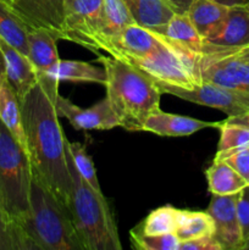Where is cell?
I'll list each match as a JSON object with an SVG mask.
<instances>
[{
  "instance_id": "cell-1",
  "label": "cell",
  "mask_w": 249,
  "mask_h": 250,
  "mask_svg": "<svg viewBox=\"0 0 249 250\" xmlns=\"http://www.w3.org/2000/svg\"><path fill=\"white\" fill-rule=\"evenodd\" d=\"M58 95L59 81L41 73L20 104L33 175L67 207L71 176L66 158L67 138L56 111Z\"/></svg>"
},
{
  "instance_id": "cell-41",
  "label": "cell",
  "mask_w": 249,
  "mask_h": 250,
  "mask_svg": "<svg viewBox=\"0 0 249 250\" xmlns=\"http://www.w3.org/2000/svg\"><path fill=\"white\" fill-rule=\"evenodd\" d=\"M241 250H249V237L243 242V244H242L241 247Z\"/></svg>"
},
{
  "instance_id": "cell-39",
  "label": "cell",
  "mask_w": 249,
  "mask_h": 250,
  "mask_svg": "<svg viewBox=\"0 0 249 250\" xmlns=\"http://www.w3.org/2000/svg\"><path fill=\"white\" fill-rule=\"evenodd\" d=\"M50 1L51 4L60 11V14L62 15L63 17V2H65V0H50Z\"/></svg>"
},
{
  "instance_id": "cell-25",
  "label": "cell",
  "mask_w": 249,
  "mask_h": 250,
  "mask_svg": "<svg viewBox=\"0 0 249 250\" xmlns=\"http://www.w3.org/2000/svg\"><path fill=\"white\" fill-rule=\"evenodd\" d=\"M27 36H28V28L23 21L10 9L4 0H0V37L27 56L28 55Z\"/></svg>"
},
{
  "instance_id": "cell-9",
  "label": "cell",
  "mask_w": 249,
  "mask_h": 250,
  "mask_svg": "<svg viewBox=\"0 0 249 250\" xmlns=\"http://www.w3.org/2000/svg\"><path fill=\"white\" fill-rule=\"evenodd\" d=\"M200 82L249 93V63L231 54L208 51L197 54Z\"/></svg>"
},
{
  "instance_id": "cell-37",
  "label": "cell",
  "mask_w": 249,
  "mask_h": 250,
  "mask_svg": "<svg viewBox=\"0 0 249 250\" xmlns=\"http://www.w3.org/2000/svg\"><path fill=\"white\" fill-rule=\"evenodd\" d=\"M167 1L175 6L178 10V12H186L189 7L192 0H167Z\"/></svg>"
},
{
  "instance_id": "cell-12",
  "label": "cell",
  "mask_w": 249,
  "mask_h": 250,
  "mask_svg": "<svg viewBox=\"0 0 249 250\" xmlns=\"http://www.w3.org/2000/svg\"><path fill=\"white\" fill-rule=\"evenodd\" d=\"M29 29H46L58 39L68 41L63 17L50 0H10L5 1Z\"/></svg>"
},
{
  "instance_id": "cell-11",
  "label": "cell",
  "mask_w": 249,
  "mask_h": 250,
  "mask_svg": "<svg viewBox=\"0 0 249 250\" xmlns=\"http://www.w3.org/2000/svg\"><path fill=\"white\" fill-rule=\"evenodd\" d=\"M239 193L228 195L212 194L207 211L214 220L216 239L224 250H241L243 244L241 226L237 215Z\"/></svg>"
},
{
  "instance_id": "cell-42",
  "label": "cell",
  "mask_w": 249,
  "mask_h": 250,
  "mask_svg": "<svg viewBox=\"0 0 249 250\" xmlns=\"http://www.w3.org/2000/svg\"><path fill=\"white\" fill-rule=\"evenodd\" d=\"M247 7H248V9H249V2H248V4H247Z\"/></svg>"
},
{
  "instance_id": "cell-32",
  "label": "cell",
  "mask_w": 249,
  "mask_h": 250,
  "mask_svg": "<svg viewBox=\"0 0 249 250\" xmlns=\"http://www.w3.org/2000/svg\"><path fill=\"white\" fill-rule=\"evenodd\" d=\"M214 159L224 160L249 185V146L236 150L217 151Z\"/></svg>"
},
{
  "instance_id": "cell-40",
  "label": "cell",
  "mask_w": 249,
  "mask_h": 250,
  "mask_svg": "<svg viewBox=\"0 0 249 250\" xmlns=\"http://www.w3.org/2000/svg\"><path fill=\"white\" fill-rule=\"evenodd\" d=\"M0 76H5V61L2 56L1 50H0ZM6 77V76H5Z\"/></svg>"
},
{
  "instance_id": "cell-5",
  "label": "cell",
  "mask_w": 249,
  "mask_h": 250,
  "mask_svg": "<svg viewBox=\"0 0 249 250\" xmlns=\"http://www.w3.org/2000/svg\"><path fill=\"white\" fill-rule=\"evenodd\" d=\"M32 177L28 154L0 121V204L21 225L28 215Z\"/></svg>"
},
{
  "instance_id": "cell-24",
  "label": "cell",
  "mask_w": 249,
  "mask_h": 250,
  "mask_svg": "<svg viewBox=\"0 0 249 250\" xmlns=\"http://www.w3.org/2000/svg\"><path fill=\"white\" fill-rule=\"evenodd\" d=\"M209 192L215 195H228L239 193L248 183L224 160L214 159L205 172Z\"/></svg>"
},
{
  "instance_id": "cell-19",
  "label": "cell",
  "mask_w": 249,
  "mask_h": 250,
  "mask_svg": "<svg viewBox=\"0 0 249 250\" xmlns=\"http://www.w3.org/2000/svg\"><path fill=\"white\" fill-rule=\"evenodd\" d=\"M158 33L165 37L171 43L182 46L192 53L202 54L204 51V39L192 23L187 12H176Z\"/></svg>"
},
{
  "instance_id": "cell-18",
  "label": "cell",
  "mask_w": 249,
  "mask_h": 250,
  "mask_svg": "<svg viewBox=\"0 0 249 250\" xmlns=\"http://www.w3.org/2000/svg\"><path fill=\"white\" fill-rule=\"evenodd\" d=\"M59 39L46 29H29L27 36L28 59L38 75L44 73L60 60L56 42Z\"/></svg>"
},
{
  "instance_id": "cell-2",
  "label": "cell",
  "mask_w": 249,
  "mask_h": 250,
  "mask_svg": "<svg viewBox=\"0 0 249 250\" xmlns=\"http://www.w3.org/2000/svg\"><path fill=\"white\" fill-rule=\"evenodd\" d=\"M106 73V98L120 127L141 132L149 115L160 109L163 92L150 77L133 65L112 56H99Z\"/></svg>"
},
{
  "instance_id": "cell-35",
  "label": "cell",
  "mask_w": 249,
  "mask_h": 250,
  "mask_svg": "<svg viewBox=\"0 0 249 250\" xmlns=\"http://www.w3.org/2000/svg\"><path fill=\"white\" fill-rule=\"evenodd\" d=\"M208 51H221V53L231 54V55L237 56L238 59H241V60L246 61V62L249 63V45L244 46V48H241V49H236V50H221V49H215L212 48V46L207 45V44H205L204 51H203L202 54L208 53Z\"/></svg>"
},
{
  "instance_id": "cell-15",
  "label": "cell",
  "mask_w": 249,
  "mask_h": 250,
  "mask_svg": "<svg viewBox=\"0 0 249 250\" xmlns=\"http://www.w3.org/2000/svg\"><path fill=\"white\" fill-rule=\"evenodd\" d=\"M220 122H207L192 117L168 114L161 109L149 115L142 131L161 137H187L204 128H219Z\"/></svg>"
},
{
  "instance_id": "cell-20",
  "label": "cell",
  "mask_w": 249,
  "mask_h": 250,
  "mask_svg": "<svg viewBox=\"0 0 249 250\" xmlns=\"http://www.w3.org/2000/svg\"><path fill=\"white\" fill-rule=\"evenodd\" d=\"M0 121L11 132L20 146L27 151V141L24 136L23 124H22L21 104L5 76H0Z\"/></svg>"
},
{
  "instance_id": "cell-27",
  "label": "cell",
  "mask_w": 249,
  "mask_h": 250,
  "mask_svg": "<svg viewBox=\"0 0 249 250\" xmlns=\"http://www.w3.org/2000/svg\"><path fill=\"white\" fill-rule=\"evenodd\" d=\"M214 220L208 211H189L182 210L176 236L180 242L202 237H214Z\"/></svg>"
},
{
  "instance_id": "cell-21",
  "label": "cell",
  "mask_w": 249,
  "mask_h": 250,
  "mask_svg": "<svg viewBox=\"0 0 249 250\" xmlns=\"http://www.w3.org/2000/svg\"><path fill=\"white\" fill-rule=\"evenodd\" d=\"M45 75L60 81H71V82H88L98 83L105 85L106 73L104 67H98L89 62L78 60H59L54 63Z\"/></svg>"
},
{
  "instance_id": "cell-7",
  "label": "cell",
  "mask_w": 249,
  "mask_h": 250,
  "mask_svg": "<svg viewBox=\"0 0 249 250\" xmlns=\"http://www.w3.org/2000/svg\"><path fill=\"white\" fill-rule=\"evenodd\" d=\"M63 27L68 42L90 51L102 50L103 0H65Z\"/></svg>"
},
{
  "instance_id": "cell-8",
  "label": "cell",
  "mask_w": 249,
  "mask_h": 250,
  "mask_svg": "<svg viewBox=\"0 0 249 250\" xmlns=\"http://www.w3.org/2000/svg\"><path fill=\"white\" fill-rule=\"evenodd\" d=\"M158 85L163 93L203 106L221 110L228 117L249 112V93L229 89L209 82H200L193 88H182L170 84Z\"/></svg>"
},
{
  "instance_id": "cell-28",
  "label": "cell",
  "mask_w": 249,
  "mask_h": 250,
  "mask_svg": "<svg viewBox=\"0 0 249 250\" xmlns=\"http://www.w3.org/2000/svg\"><path fill=\"white\" fill-rule=\"evenodd\" d=\"M0 250H37L20 222L0 204Z\"/></svg>"
},
{
  "instance_id": "cell-34",
  "label": "cell",
  "mask_w": 249,
  "mask_h": 250,
  "mask_svg": "<svg viewBox=\"0 0 249 250\" xmlns=\"http://www.w3.org/2000/svg\"><path fill=\"white\" fill-rule=\"evenodd\" d=\"M178 250H224L214 237H202L180 243Z\"/></svg>"
},
{
  "instance_id": "cell-16",
  "label": "cell",
  "mask_w": 249,
  "mask_h": 250,
  "mask_svg": "<svg viewBox=\"0 0 249 250\" xmlns=\"http://www.w3.org/2000/svg\"><path fill=\"white\" fill-rule=\"evenodd\" d=\"M0 50L5 61V76L20 100L38 81L39 75L26 55L0 37Z\"/></svg>"
},
{
  "instance_id": "cell-14",
  "label": "cell",
  "mask_w": 249,
  "mask_h": 250,
  "mask_svg": "<svg viewBox=\"0 0 249 250\" xmlns=\"http://www.w3.org/2000/svg\"><path fill=\"white\" fill-rule=\"evenodd\" d=\"M164 41L165 38L160 33L134 23L126 27L110 43L106 53L112 58L127 61L128 59L142 58L155 50L164 43Z\"/></svg>"
},
{
  "instance_id": "cell-22",
  "label": "cell",
  "mask_w": 249,
  "mask_h": 250,
  "mask_svg": "<svg viewBox=\"0 0 249 250\" xmlns=\"http://www.w3.org/2000/svg\"><path fill=\"white\" fill-rule=\"evenodd\" d=\"M228 9L215 0H192L186 12L203 39H207L224 21Z\"/></svg>"
},
{
  "instance_id": "cell-33",
  "label": "cell",
  "mask_w": 249,
  "mask_h": 250,
  "mask_svg": "<svg viewBox=\"0 0 249 250\" xmlns=\"http://www.w3.org/2000/svg\"><path fill=\"white\" fill-rule=\"evenodd\" d=\"M237 215L244 242L249 237V185L239 192L237 200Z\"/></svg>"
},
{
  "instance_id": "cell-17",
  "label": "cell",
  "mask_w": 249,
  "mask_h": 250,
  "mask_svg": "<svg viewBox=\"0 0 249 250\" xmlns=\"http://www.w3.org/2000/svg\"><path fill=\"white\" fill-rule=\"evenodd\" d=\"M138 26L158 33L178 10L167 0H124Z\"/></svg>"
},
{
  "instance_id": "cell-43",
  "label": "cell",
  "mask_w": 249,
  "mask_h": 250,
  "mask_svg": "<svg viewBox=\"0 0 249 250\" xmlns=\"http://www.w3.org/2000/svg\"><path fill=\"white\" fill-rule=\"evenodd\" d=\"M4 1H10V0H4Z\"/></svg>"
},
{
  "instance_id": "cell-13",
  "label": "cell",
  "mask_w": 249,
  "mask_h": 250,
  "mask_svg": "<svg viewBox=\"0 0 249 250\" xmlns=\"http://www.w3.org/2000/svg\"><path fill=\"white\" fill-rule=\"evenodd\" d=\"M207 45L221 50H236L249 45V9L247 5L229 6L224 21L204 39Z\"/></svg>"
},
{
  "instance_id": "cell-26",
  "label": "cell",
  "mask_w": 249,
  "mask_h": 250,
  "mask_svg": "<svg viewBox=\"0 0 249 250\" xmlns=\"http://www.w3.org/2000/svg\"><path fill=\"white\" fill-rule=\"evenodd\" d=\"M181 212L182 210L173 208L171 205L158 208L153 210L141 225L134 231L146 236H155V234L176 233L178 224H180Z\"/></svg>"
},
{
  "instance_id": "cell-29",
  "label": "cell",
  "mask_w": 249,
  "mask_h": 250,
  "mask_svg": "<svg viewBox=\"0 0 249 250\" xmlns=\"http://www.w3.org/2000/svg\"><path fill=\"white\" fill-rule=\"evenodd\" d=\"M67 148L71 156H72V160L73 163H75L76 168H77V171L80 172V175L82 176L83 180H84L93 189L97 190L98 193H103L99 185V180H98L97 170H95L92 158L87 154V149H85L84 144L80 143V142L70 143V142L67 141Z\"/></svg>"
},
{
  "instance_id": "cell-38",
  "label": "cell",
  "mask_w": 249,
  "mask_h": 250,
  "mask_svg": "<svg viewBox=\"0 0 249 250\" xmlns=\"http://www.w3.org/2000/svg\"><path fill=\"white\" fill-rule=\"evenodd\" d=\"M215 1L226 6H237V5H247L249 0H215Z\"/></svg>"
},
{
  "instance_id": "cell-6",
  "label": "cell",
  "mask_w": 249,
  "mask_h": 250,
  "mask_svg": "<svg viewBox=\"0 0 249 250\" xmlns=\"http://www.w3.org/2000/svg\"><path fill=\"white\" fill-rule=\"evenodd\" d=\"M197 54L165 38L164 43L155 50L142 58L128 59L124 62L133 65L158 84L193 88L200 83Z\"/></svg>"
},
{
  "instance_id": "cell-30",
  "label": "cell",
  "mask_w": 249,
  "mask_h": 250,
  "mask_svg": "<svg viewBox=\"0 0 249 250\" xmlns=\"http://www.w3.org/2000/svg\"><path fill=\"white\" fill-rule=\"evenodd\" d=\"M220 139L217 151L236 150L249 146V127L220 122Z\"/></svg>"
},
{
  "instance_id": "cell-23",
  "label": "cell",
  "mask_w": 249,
  "mask_h": 250,
  "mask_svg": "<svg viewBox=\"0 0 249 250\" xmlns=\"http://www.w3.org/2000/svg\"><path fill=\"white\" fill-rule=\"evenodd\" d=\"M133 17L124 0H103V45L106 51L110 43L126 27L134 24Z\"/></svg>"
},
{
  "instance_id": "cell-31",
  "label": "cell",
  "mask_w": 249,
  "mask_h": 250,
  "mask_svg": "<svg viewBox=\"0 0 249 250\" xmlns=\"http://www.w3.org/2000/svg\"><path fill=\"white\" fill-rule=\"evenodd\" d=\"M129 236L132 247L141 250H178L181 243L176 233L146 236L132 229Z\"/></svg>"
},
{
  "instance_id": "cell-4",
  "label": "cell",
  "mask_w": 249,
  "mask_h": 250,
  "mask_svg": "<svg viewBox=\"0 0 249 250\" xmlns=\"http://www.w3.org/2000/svg\"><path fill=\"white\" fill-rule=\"evenodd\" d=\"M22 227L37 250H84L67 207L34 175Z\"/></svg>"
},
{
  "instance_id": "cell-36",
  "label": "cell",
  "mask_w": 249,
  "mask_h": 250,
  "mask_svg": "<svg viewBox=\"0 0 249 250\" xmlns=\"http://www.w3.org/2000/svg\"><path fill=\"white\" fill-rule=\"evenodd\" d=\"M225 122L227 124H236V125H242V126L249 127V112L243 115H238V116H231L227 117L225 120Z\"/></svg>"
},
{
  "instance_id": "cell-10",
  "label": "cell",
  "mask_w": 249,
  "mask_h": 250,
  "mask_svg": "<svg viewBox=\"0 0 249 250\" xmlns=\"http://www.w3.org/2000/svg\"><path fill=\"white\" fill-rule=\"evenodd\" d=\"M56 111L59 117H65L71 126L77 131H106L114 127H120L119 120L111 109L107 98L95 103L93 106L83 109L73 104L67 98L58 95Z\"/></svg>"
},
{
  "instance_id": "cell-3",
  "label": "cell",
  "mask_w": 249,
  "mask_h": 250,
  "mask_svg": "<svg viewBox=\"0 0 249 250\" xmlns=\"http://www.w3.org/2000/svg\"><path fill=\"white\" fill-rule=\"evenodd\" d=\"M66 158L71 176L67 209L84 250H121L111 209L103 193L93 189L76 168L67 143Z\"/></svg>"
}]
</instances>
